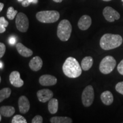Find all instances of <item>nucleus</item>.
<instances>
[{"instance_id":"obj_11","label":"nucleus","mask_w":123,"mask_h":123,"mask_svg":"<svg viewBox=\"0 0 123 123\" xmlns=\"http://www.w3.org/2000/svg\"><path fill=\"white\" fill-rule=\"evenodd\" d=\"M39 83L43 86H54L57 83V79L53 75H43L39 78Z\"/></svg>"},{"instance_id":"obj_8","label":"nucleus","mask_w":123,"mask_h":123,"mask_svg":"<svg viewBox=\"0 0 123 123\" xmlns=\"http://www.w3.org/2000/svg\"><path fill=\"white\" fill-rule=\"evenodd\" d=\"M105 19L110 22H114L115 20H118L120 18V14L110 6H107L104 9L103 12Z\"/></svg>"},{"instance_id":"obj_15","label":"nucleus","mask_w":123,"mask_h":123,"mask_svg":"<svg viewBox=\"0 0 123 123\" xmlns=\"http://www.w3.org/2000/svg\"><path fill=\"white\" fill-rule=\"evenodd\" d=\"M16 49L18 53L21 56L24 57L28 58L32 56L33 54V52L30 49L25 46L24 44L21 43H18L16 44Z\"/></svg>"},{"instance_id":"obj_18","label":"nucleus","mask_w":123,"mask_h":123,"mask_svg":"<svg viewBox=\"0 0 123 123\" xmlns=\"http://www.w3.org/2000/svg\"><path fill=\"white\" fill-rule=\"evenodd\" d=\"M93 63V59L91 56H86L82 59L81 67L83 70L88 71L91 68Z\"/></svg>"},{"instance_id":"obj_38","label":"nucleus","mask_w":123,"mask_h":123,"mask_svg":"<svg viewBox=\"0 0 123 123\" xmlns=\"http://www.w3.org/2000/svg\"><path fill=\"white\" fill-rule=\"evenodd\" d=\"M1 76H0V83H1Z\"/></svg>"},{"instance_id":"obj_4","label":"nucleus","mask_w":123,"mask_h":123,"mask_svg":"<svg viewBox=\"0 0 123 123\" xmlns=\"http://www.w3.org/2000/svg\"><path fill=\"white\" fill-rule=\"evenodd\" d=\"M36 18L40 22L51 24L59 19L60 14L56 10H44L38 12L36 14Z\"/></svg>"},{"instance_id":"obj_24","label":"nucleus","mask_w":123,"mask_h":123,"mask_svg":"<svg viewBox=\"0 0 123 123\" xmlns=\"http://www.w3.org/2000/svg\"><path fill=\"white\" fill-rule=\"evenodd\" d=\"M116 91L123 95V81L118 83L115 87Z\"/></svg>"},{"instance_id":"obj_12","label":"nucleus","mask_w":123,"mask_h":123,"mask_svg":"<svg viewBox=\"0 0 123 123\" xmlns=\"http://www.w3.org/2000/svg\"><path fill=\"white\" fill-rule=\"evenodd\" d=\"M18 107L19 112L22 114H26L30 108V101L25 96H21L18 99Z\"/></svg>"},{"instance_id":"obj_20","label":"nucleus","mask_w":123,"mask_h":123,"mask_svg":"<svg viewBox=\"0 0 123 123\" xmlns=\"http://www.w3.org/2000/svg\"><path fill=\"white\" fill-rule=\"evenodd\" d=\"M51 123H72L73 120L67 116H55L50 120Z\"/></svg>"},{"instance_id":"obj_9","label":"nucleus","mask_w":123,"mask_h":123,"mask_svg":"<svg viewBox=\"0 0 123 123\" xmlns=\"http://www.w3.org/2000/svg\"><path fill=\"white\" fill-rule=\"evenodd\" d=\"M9 81L12 86L17 88H20L24 84V81L20 77V73L17 71H14L9 75Z\"/></svg>"},{"instance_id":"obj_6","label":"nucleus","mask_w":123,"mask_h":123,"mask_svg":"<svg viewBox=\"0 0 123 123\" xmlns=\"http://www.w3.org/2000/svg\"><path fill=\"white\" fill-rule=\"evenodd\" d=\"M94 90L92 86L89 85L84 89L81 95V101L85 107H88L93 103L94 100Z\"/></svg>"},{"instance_id":"obj_33","label":"nucleus","mask_w":123,"mask_h":123,"mask_svg":"<svg viewBox=\"0 0 123 123\" xmlns=\"http://www.w3.org/2000/svg\"><path fill=\"white\" fill-rule=\"evenodd\" d=\"M53 1H54L55 2H57V3H60V2H62L63 0H53Z\"/></svg>"},{"instance_id":"obj_5","label":"nucleus","mask_w":123,"mask_h":123,"mask_svg":"<svg viewBox=\"0 0 123 123\" xmlns=\"http://www.w3.org/2000/svg\"><path fill=\"white\" fill-rule=\"evenodd\" d=\"M116 61L113 56H107L101 60L99 65L100 71L103 74H109L114 70Z\"/></svg>"},{"instance_id":"obj_30","label":"nucleus","mask_w":123,"mask_h":123,"mask_svg":"<svg viewBox=\"0 0 123 123\" xmlns=\"http://www.w3.org/2000/svg\"><path fill=\"white\" fill-rule=\"evenodd\" d=\"M16 42V39L14 37H11L9 39V44H14Z\"/></svg>"},{"instance_id":"obj_10","label":"nucleus","mask_w":123,"mask_h":123,"mask_svg":"<svg viewBox=\"0 0 123 123\" xmlns=\"http://www.w3.org/2000/svg\"><path fill=\"white\" fill-rule=\"evenodd\" d=\"M37 98L41 103H46L53 98L54 93L52 91L49 89H42L38 91L37 93Z\"/></svg>"},{"instance_id":"obj_35","label":"nucleus","mask_w":123,"mask_h":123,"mask_svg":"<svg viewBox=\"0 0 123 123\" xmlns=\"http://www.w3.org/2000/svg\"><path fill=\"white\" fill-rule=\"evenodd\" d=\"M1 116H2V115H1V113H0V121H1V119H2V117H1Z\"/></svg>"},{"instance_id":"obj_19","label":"nucleus","mask_w":123,"mask_h":123,"mask_svg":"<svg viewBox=\"0 0 123 123\" xmlns=\"http://www.w3.org/2000/svg\"><path fill=\"white\" fill-rule=\"evenodd\" d=\"M48 110L51 114H55L58 110V100L56 99L52 98L49 101Z\"/></svg>"},{"instance_id":"obj_32","label":"nucleus","mask_w":123,"mask_h":123,"mask_svg":"<svg viewBox=\"0 0 123 123\" xmlns=\"http://www.w3.org/2000/svg\"><path fill=\"white\" fill-rule=\"evenodd\" d=\"M4 4L2 2H0V12L2 11L3 8H4Z\"/></svg>"},{"instance_id":"obj_31","label":"nucleus","mask_w":123,"mask_h":123,"mask_svg":"<svg viewBox=\"0 0 123 123\" xmlns=\"http://www.w3.org/2000/svg\"><path fill=\"white\" fill-rule=\"evenodd\" d=\"M5 31H6V27H4L3 26H0V34L4 33Z\"/></svg>"},{"instance_id":"obj_22","label":"nucleus","mask_w":123,"mask_h":123,"mask_svg":"<svg viewBox=\"0 0 123 123\" xmlns=\"http://www.w3.org/2000/svg\"><path fill=\"white\" fill-rule=\"evenodd\" d=\"M18 14V11L16 10H14L13 8V7L10 6L9 7L8 9H7V17L10 20H13L14 19L17 14Z\"/></svg>"},{"instance_id":"obj_26","label":"nucleus","mask_w":123,"mask_h":123,"mask_svg":"<svg viewBox=\"0 0 123 123\" xmlns=\"http://www.w3.org/2000/svg\"><path fill=\"white\" fill-rule=\"evenodd\" d=\"M32 123H42L43 117L41 115H36L32 119Z\"/></svg>"},{"instance_id":"obj_3","label":"nucleus","mask_w":123,"mask_h":123,"mask_svg":"<svg viewBox=\"0 0 123 123\" xmlns=\"http://www.w3.org/2000/svg\"><path fill=\"white\" fill-rule=\"evenodd\" d=\"M72 33V26L67 19L62 20L57 27V36L63 42H66L70 39Z\"/></svg>"},{"instance_id":"obj_36","label":"nucleus","mask_w":123,"mask_h":123,"mask_svg":"<svg viewBox=\"0 0 123 123\" xmlns=\"http://www.w3.org/2000/svg\"><path fill=\"white\" fill-rule=\"evenodd\" d=\"M103 1H106V2H107V1H111V0H103Z\"/></svg>"},{"instance_id":"obj_28","label":"nucleus","mask_w":123,"mask_h":123,"mask_svg":"<svg viewBox=\"0 0 123 123\" xmlns=\"http://www.w3.org/2000/svg\"><path fill=\"white\" fill-rule=\"evenodd\" d=\"M8 25H9L8 21H6L4 17H0V26H3L4 27H7V26Z\"/></svg>"},{"instance_id":"obj_17","label":"nucleus","mask_w":123,"mask_h":123,"mask_svg":"<svg viewBox=\"0 0 123 123\" xmlns=\"http://www.w3.org/2000/svg\"><path fill=\"white\" fill-rule=\"evenodd\" d=\"M15 108L12 106L4 105L0 108V113L4 117H11L14 114Z\"/></svg>"},{"instance_id":"obj_7","label":"nucleus","mask_w":123,"mask_h":123,"mask_svg":"<svg viewBox=\"0 0 123 123\" xmlns=\"http://www.w3.org/2000/svg\"><path fill=\"white\" fill-rule=\"evenodd\" d=\"M16 27L21 33H26L29 27V19L25 14L18 13L15 19Z\"/></svg>"},{"instance_id":"obj_2","label":"nucleus","mask_w":123,"mask_h":123,"mask_svg":"<svg viewBox=\"0 0 123 123\" xmlns=\"http://www.w3.org/2000/svg\"><path fill=\"white\" fill-rule=\"evenodd\" d=\"M123 43L121 35L112 34H105L101 37L100 46L104 50H110L119 47Z\"/></svg>"},{"instance_id":"obj_29","label":"nucleus","mask_w":123,"mask_h":123,"mask_svg":"<svg viewBox=\"0 0 123 123\" xmlns=\"http://www.w3.org/2000/svg\"><path fill=\"white\" fill-rule=\"evenodd\" d=\"M117 69L118 72H119L121 75H123V59L120 62V63L118 64Z\"/></svg>"},{"instance_id":"obj_13","label":"nucleus","mask_w":123,"mask_h":123,"mask_svg":"<svg viewBox=\"0 0 123 123\" xmlns=\"http://www.w3.org/2000/svg\"><path fill=\"white\" fill-rule=\"evenodd\" d=\"M92 24L91 18L88 15L81 16L78 23V27L81 30H86L89 29Z\"/></svg>"},{"instance_id":"obj_25","label":"nucleus","mask_w":123,"mask_h":123,"mask_svg":"<svg viewBox=\"0 0 123 123\" xmlns=\"http://www.w3.org/2000/svg\"><path fill=\"white\" fill-rule=\"evenodd\" d=\"M38 2V0H24L22 3V5L24 7H27L30 5V4L34 3V4H37Z\"/></svg>"},{"instance_id":"obj_23","label":"nucleus","mask_w":123,"mask_h":123,"mask_svg":"<svg viewBox=\"0 0 123 123\" xmlns=\"http://www.w3.org/2000/svg\"><path fill=\"white\" fill-rule=\"evenodd\" d=\"M12 123H27V120L24 116L19 115H16L13 117L12 120Z\"/></svg>"},{"instance_id":"obj_16","label":"nucleus","mask_w":123,"mask_h":123,"mask_svg":"<svg viewBox=\"0 0 123 123\" xmlns=\"http://www.w3.org/2000/svg\"><path fill=\"white\" fill-rule=\"evenodd\" d=\"M100 99L103 103L106 105H110L113 101L112 93L109 91H105L101 94Z\"/></svg>"},{"instance_id":"obj_14","label":"nucleus","mask_w":123,"mask_h":123,"mask_svg":"<svg viewBox=\"0 0 123 123\" xmlns=\"http://www.w3.org/2000/svg\"><path fill=\"white\" fill-rule=\"evenodd\" d=\"M29 67L34 71H38L42 68L43 61L42 59L38 56H34L29 62Z\"/></svg>"},{"instance_id":"obj_27","label":"nucleus","mask_w":123,"mask_h":123,"mask_svg":"<svg viewBox=\"0 0 123 123\" xmlns=\"http://www.w3.org/2000/svg\"><path fill=\"white\" fill-rule=\"evenodd\" d=\"M6 51V46L4 43L0 42V59L3 57Z\"/></svg>"},{"instance_id":"obj_1","label":"nucleus","mask_w":123,"mask_h":123,"mask_svg":"<svg viewBox=\"0 0 123 123\" xmlns=\"http://www.w3.org/2000/svg\"><path fill=\"white\" fill-rule=\"evenodd\" d=\"M81 69L78 61L71 56L66 59L62 66L64 74L70 78H76L80 76Z\"/></svg>"},{"instance_id":"obj_39","label":"nucleus","mask_w":123,"mask_h":123,"mask_svg":"<svg viewBox=\"0 0 123 123\" xmlns=\"http://www.w3.org/2000/svg\"><path fill=\"white\" fill-rule=\"evenodd\" d=\"M122 2H123V0H122Z\"/></svg>"},{"instance_id":"obj_37","label":"nucleus","mask_w":123,"mask_h":123,"mask_svg":"<svg viewBox=\"0 0 123 123\" xmlns=\"http://www.w3.org/2000/svg\"><path fill=\"white\" fill-rule=\"evenodd\" d=\"M23 1H24V0H18V2H22Z\"/></svg>"},{"instance_id":"obj_21","label":"nucleus","mask_w":123,"mask_h":123,"mask_svg":"<svg viewBox=\"0 0 123 123\" xmlns=\"http://www.w3.org/2000/svg\"><path fill=\"white\" fill-rule=\"evenodd\" d=\"M12 93V90L10 88H4L0 90V103L2 102L5 99L10 97Z\"/></svg>"},{"instance_id":"obj_34","label":"nucleus","mask_w":123,"mask_h":123,"mask_svg":"<svg viewBox=\"0 0 123 123\" xmlns=\"http://www.w3.org/2000/svg\"><path fill=\"white\" fill-rule=\"evenodd\" d=\"M3 66H4V64H3V63L2 62V61H0V68H3Z\"/></svg>"}]
</instances>
